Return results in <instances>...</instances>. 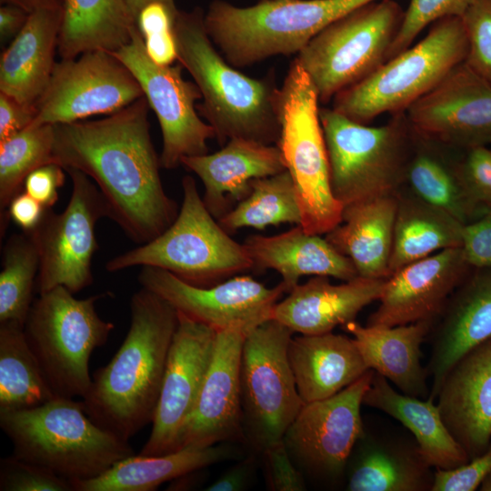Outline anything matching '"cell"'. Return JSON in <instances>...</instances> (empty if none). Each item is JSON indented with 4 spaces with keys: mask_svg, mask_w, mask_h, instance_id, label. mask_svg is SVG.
I'll list each match as a JSON object with an SVG mask.
<instances>
[{
    "mask_svg": "<svg viewBox=\"0 0 491 491\" xmlns=\"http://www.w3.org/2000/svg\"><path fill=\"white\" fill-rule=\"evenodd\" d=\"M145 96L99 120L54 125V163L86 175L107 217L137 245L163 233L178 214L165 193Z\"/></svg>",
    "mask_w": 491,
    "mask_h": 491,
    "instance_id": "1",
    "label": "cell"
},
{
    "mask_svg": "<svg viewBox=\"0 0 491 491\" xmlns=\"http://www.w3.org/2000/svg\"><path fill=\"white\" fill-rule=\"evenodd\" d=\"M130 309L121 346L94 373L82 398L94 422L126 441L154 420L178 322L177 311L144 287L133 295Z\"/></svg>",
    "mask_w": 491,
    "mask_h": 491,
    "instance_id": "2",
    "label": "cell"
},
{
    "mask_svg": "<svg viewBox=\"0 0 491 491\" xmlns=\"http://www.w3.org/2000/svg\"><path fill=\"white\" fill-rule=\"evenodd\" d=\"M204 18L205 11L196 6L179 10L175 22L177 61L201 93L198 114L220 145L235 137L276 145L279 88L275 72L253 78L230 65L207 35Z\"/></svg>",
    "mask_w": 491,
    "mask_h": 491,
    "instance_id": "3",
    "label": "cell"
},
{
    "mask_svg": "<svg viewBox=\"0 0 491 491\" xmlns=\"http://www.w3.org/2000/svg\"><path fill=\"white\" fill-rule=\"evenodd\" d=\"M0 426L15 456L70 481L100 476L134 455L129 441L88 416L82 399L55 396L34 408L0 411Z\"/></svg>",
    "mask_w": 491,
    "mask_h": 491,
    "instance_id": "4",
    "label": "cell"
},
{
    "mask_svg": "<svg viewBox=\"0 0 491 491\" xmlns=\"http://www.w3.org/2000/svg\"><path fill=\"white\" fill-rule=\"evenodd\" d=\"M376 0H259L241 7L213 0L205 26L224 58L236 68L298 53L324 28Z\"/></svg>",
    "mask_w": 491,
    "mask_h": 491,
    "instance_id": "5",
    "label": "cell"
},
{
    "mask_svg": "<svg viewBox=\"0 0 491 491\" xmlns=\"http://www.w3.org/2000/svg\"><path fill=\"white\" fill-rule=\"evenodd\" d=\"M182 188L174 222L153 240L110 259L107 271L151 266L207 287L253 268L244 244L234 240L208 211L191 175L183 177Z\"/></svg>",
    "mask_w": 491,
    "mask_h": 491,
    "instance_id": "6",
    "label": "cell"
},
{
    "mask_svg": "<svg viewBox=\"0 0 491 491\" xmlns=\"http://www.w3.org/2000/svg\"><path fill=\"white\" fill-rule=\"evenodd\" d=\"M319 116L335 197L347 206L399 193L416 133L406 113L380 126L355 122L332 107Z\"/></svg>",
    "mask_w": 491,
    "mask_h": 491,
    "instance_id": "7",
    "label": "cell"
},
{
    "mask_svg": "<svg viewBox=\"0 0 491 491\" xmlns=\"http://www.w3.org/2000/svg\"><path fill=\"white\" fill-rule=\"evenodd\" d=\"M466 54L467 37L461 17L439 19L415 45L338 93L332 99V108L364 125L385 113H405L465 62Z\"/></svg>",
    "mask_w": 491,
    "mask_h": 491,
    "instance_id": "8",
    "label": "cell"
},
{
    "mask_svg": "<svg viewBox=\"0 0 491 491\" xmlns=\"http://www.w3.org/2000/svg\"><path fill=\"white\" fill-rule=\"evenodd\" d=\"M319 103L316 87L295 58L279 88L276 145L296 187L300 225L307 233L324 235L341 223L344 206L331 187Z\"/></svg>",
    "mask_w": 491,
    "mask_h": 491,
    "instance_id": "9",
    "label": "cell"
},
{
    "mask_svg": "<svg viewBox=\"0 0 491 491\" xmlns=\"http://www.w3.org/2000/svg\"><path fill=\"white\" fill-rule=\"evenodd\" d=\"M106 296L77 299L65 286H56L33 302L24 333L56 396L82 399L89 390L90 356L115 328L95 310V303Z\"/></svg>",
    "mask_w": 491,
    "mask_h": 491,
    "instance_id": "10",
    "label": "cell"
},
{
    "mask_svg": "<svg viewBox=\"0 0 491 491\" xmlns=\"http://www.w3.org/2000/svg\"><path fill=\"white\" fill-rule=\"evenodd\" d=\"M404 13L395 0L370 2L327 25L298 53L296 58L320 103H328L386 61Z\"/></svg>",
    "mask_w": 491,
    "mask_h": 491,
    "instance_id": "11",
    "label": "cell"
},
{
    "mask_svg": "<svg viewBox=\"0 0 491 491\" xmlns=\"http://www.w3.org/2000/svg\"><path fill=\"white\" fill-rule=\"evenodd\" d=\"M294 332L271 318L245 338L240 366L243 427L262 452L284 439L304 402L287 349Z\"/></svg>",
    "mask_w": 491,
    "mask_h": 491,
    "instance_id": "12",
    "label": "cell"
},
{
    "mask_svg": "<svg viewBox=\"0 0 491 491\" xmlns=\"http://www.w3.org/2000/svg\"><path fill=\"white\" fill-rule=\"evenodd\" d=\"M72 180V194L62 213L46 208L37 226L27 233L39 255L35 291L41 295L56 286L76 294L93 283L92 260L98 249L95 227L107 217L103 196L84 173L65 170Z\"/></svg>",
    "mask_w": 491,
    "mask_h": 491,
    "instance_id": "13",
    "label": "cell"
},
{
    "mask_svg": "<svg viewBox=\"0 0 491 491\" xmlns=\"http://www.w3.org/2000/svg\"><path fill=\"white\" fill-rule=\"evenodd\" d=\"M112 54L137 80L157 117L162 133L161 167L174 169L184 157L207 154V141L215 138V132L198 114L201 93L195 82L183 77V65L155 64L146 55L137 26L131 40Z\"/></svg>",
    "mask_w": 491,
    "mask_h": 491,
    "instance_id": "14",
    "label": "cell"
},
{
    "mask_svg": "<svg viewBox=\"0 0 491 491\" xmlns=\"http://www.w3.org/2000/svg\"><path fill=\"white\" fill-rule=\"evenodd\" d=\"M142 96L137 80L112 53L85 52L55 63L49 83L35 103L36 115L30 126L110 115Z\"/></svg>",
    "mask_w": 491,
    "mask_h": 491,
    "instance_id": "15",
    "label": "cell"
},
{
    "mask_svg": "<svg viewBox=\"0 0 491 491\" xmlns=\"http://www.w3.org/2000/svg\"><path fill=\"white\" fill-rule=\"evenodd\" d=\"M138 281L142 287L197 322L216 331L239 328L246 335L272 318L275 306L287 292L282 282L274 287H266L248 276H235L202 287L151 266L142 267Z\"/></svg>",
    "mask_w": 491,
    "mask_h": 491,
    "instance_id": "16",
    "label": "cell"
},
{
    "mask_svg": "<svg viewBox=\"0 0 491 491\" xmlns=\"http://www.w3.org/2000/svg\"><path fill=\"white\" fill-rule=\"evenodd\" d=\"M374 373L369 369L337 394L304 404L284 441L290 456L306 469L329 478L346 469L349 456L365 433L361 406Z\"/></svg>",
    "mask_w": 491,
    "mask_h": 491,
    "instance_id": "17",
    "label": "cell"
},
{
    "mask_svg": "<svg viewBox=\"0 0 491 491\" xmlns=\"http://www.w3.org/2000/svg\"><path fill=\"white\" fill-rule=\"evenodd\" d=\"M151 434L139 452L159 456L176 451L211 363L216 330L177 312Z\"/></svg>",
    "mask_w": 491,
    "mask_h": 491,
    "instance_id": "18",
    "label": "cell"
},
{
    "mask_svg": "<svg viewBox=\"0 0 491 491\" xmlns=\"http://www.w3.org/2000/svg\"><path fill=\"white\" fill-rule=\"evenodd\" d=\"M405 113L418 136L436 144L469 149L491 143V85L465 62Z\"/></svg>",
    "mask_w": 491,
    "mask_h": 491,
    "instance_id": "19",
    "label": "cell"
},
{
    "mask_svg": "<svg viewBox=\"0 0 491 491\" xmlns=\"http://www.w3.org/2000/svg\"><path fill=\"white\" fill-rule=\"evenodd\" d=\"M246 336L239 328L216 331L210 366L176 450L212 446L241 435L240 366Z\"/></svg>",
    "mask_w": 491,
    "mask_h": 491,
    "instance_id": "20",
    "label": "cell"
},
{
    "mask_svg": "<svg viewBox=\"0 0 491 491\" xmlns=\"http://www.w3.org/2000/svg\"><path fill=\"white\" fill-rule=\"evenodd\" d=\"M467 266L461 246L405 266L386 279L380 305L366 325L396 326L434 320L464 282Z\"/></svg>",
    "mask_w": 491,
    "mask_h": 491,
    "instance_id": "21",
    "label": "cell"
},
{
    "mask_svg": "<svg viewBox=\"0 0 491 491\" xmlns=\"http://www.w3.org/2000/svg\"><path fill=\"white\" fill-rule=\"evenodd\" d=\"M436 400L445 425L469 458L483 454L491 443V338L456 362Z\"/></svg>",
    "mask_w": 491,
    "mask_h": 491,
    "instance_id": "22",
    "label": "cell"
},
{
    "mask_svg": "<svg viewBox=\"0 0 491 491\" xmlns=\"http://www.w3.org/2000/svg\"><path fill=\"white\" fill-rule=\"evenodd\" d=\"M181 165L202 181L203 201L216 219L249 195L253 179L286 170L276 145L243 137L229 139L213 154L184 157Z\"/></svg>",
    "mask_w": 491,
    "mask_h": 491,
    "instance_id": "23",
    "label": "cell"
},
{
    "mask_svg": "<svg viewBox=\"0 0 491 491\" xmlns=\"http://www.w3.org/2000/svg\"><path fill=\"white\" fill-rule=\"evenodd\" d=\"M386 279L356 276L340 285L316 276L296 286L274 307L272 318L301 335L332 332L354 321L366 306L379 300Z\"/></svg>",
    "mask_w": 491,
    "mask_h": 491,
    "instance_id": "24",
    "label": "cell"
},
{
    "mask_svg": "<svg viewBox=\"0 0 491 491\" xmlns=\"http://www.w3.org/2000/svg\"><path fill=\"white\" fill-rule=\"evenodd\" d=\"M443 310L426 367L432 380L428 398L433 400L456 362L491 338V269L462 283Z\"/></svg>",
    "mask_w": 491,
    "mask_h": 491,
    "instance_id": "25",
    "label": "cell"
},
{
    "mask_svg": "<svg viewBox=\"0 0 491 491\" xmlns=\"http://www.w3.org/2000/svg\"><path fill=\"white\" fill-rule=\"evenodd\" d=\"M63 8L29 14L21 31L0 57V93L35 105L45 92L55 61Z\"/></svg>",
    "mask_w": 491,
    "mask_h": 491,
    "instance_id": "26",
    "label": "cell"
},
{
    "mask_svg": "<svg viewBox=\"0 0 491 491\" xmlns=\"http://www.w3.org/2000/svg\"><path fill=\"white\" fill-rule=\"evenodd\" d=\"M244 246L253 268L276 270L287 292L297 286L304 276H332L343 281L358 276L347 256L326 238L307 233L299 225L275 235H250Z\"/></svg>",
    "mask_w": 491,
    "mask_h": 491,
    "instance_id": "27",
    "label": "cell"
},
{
    "mask_svg": "<svg viewBox=\"0 0 491 491\" xmlns=\"http://www.w3.org/2000/svg\"><path fill=\"white\" fill-rule=\"evenodd\" d=\"M434 320L396 326H361L351 321L343 326L369 369L393 382L403 394L426 399V368L421 366V345Z\"/></svg>",
    "mask_w": 491,
    "mask_h": 491,
    "instance_id": "28",
    "label": "cell"
},
{
    "mask_svg": "<svg viewBox=\"0 0 491 491\" xmlns=\"http://www.w3.org/2000/svg\"><path fill=\"white\" fill-rule=\"evenodd\" d=\"M287 355L305 404L337 394L369 370L354 339L332 332L293 336Z\"/></svg>",
    "mask_w": 491,
    "mask_h": 491,
    "instance_id": "29",
    "label": "cell"
},
{
    "mask_svg": "<svg viewBox=\"0 0 491 491\" xmlns=\"http://www.w3.org/2000/svg\"><path fill=\"white\" fill-rule=\"evenodd\" d=\"M397 195L345 206L341 223L326 234V240L353 262L359 276L375 279L390 276Z\"/></svg>",
    "mask_w": 491,
    "mask_h": 491,
    "instance_id": "30",
    "label": "cell"
},
{
    "mask_svg": "<svg viewBox=\"0 0 491 491\" xmlns=\"http://www.w3.org/2000/svg\"><path fill=\"white\" fill-rule=\"evenodd\" d=\"M363 404L379 409L403 424L416 437L424 462L436 469H450L470 460L445 425L435 400L396 391L375 372Z\"/></svg>",
    "mask_w": 491,
    "mask_h": 491,
    "instance_id": "31",
    "label": "cell"
},
{
    "mask_svg": "<svg viewBox=\"0 0 491 491\" xmlns=\"http://www.w3.org/2000/svg\"><path fill=\"white\" fill-rule=\"evenodd\" d=\"M346 467L350 491L431 490L434 476L416 444L376 439L366 432L356 442Z\"/></svg>",
    "mask_w": 491,
    "mask_h": 491,
    "instance_id": "32",
    "label": "cell"
},
{
    "mask_svg": "<svg viewBox=\"0 0 491 491\" xmlns=\"http://www.w3.org/2000/svg\"><path fill=\"white\" fill-rule=\"evenodd\" d=\"M232 447L217 444L187 446L159 456L132 455L86 480L70 481L73 491H152L165 482L228 459Z\"/></svg>",
    "mask_w": 491,
    "mask_h": 491,
    "instance_id": "33",
    "label": "cell"
},
{
    "mask_svg": "<svg viewBox=\"0 0 491 491\" xmlns=\"http://www.w3.org/2000/svg\"><path fill=\"white\" fill-rule=\"evenodd\" d=\"M136 27L126 0H65L58 39L62 59L126 45Z\"/></svg>",
    "mask_w": 491,
    "mask_h": 491,
    "instance_id": "34",
    "label": "cell"
},
{
    "mask_svg": "<svg viewBox=\"0 0 491 491\" xmlns=\"http://www.w3.org/2000/svg\"><path fill=\"white\" fill-rule=\"evenodd\" d=\"M397 197L390 276L438 251L462 246L464 224L414 195Z\"/></svg>",
    "mask_w": 491,
    "mask_h": 491,
    "instance_id": "35",
    "label": "cell"
},
{
    "mask_svg": "<svg viewBox=\"0 0 491 491\" xmlns=\"http://www.w3.org/2000/svg\"><path fill=\"white\" fill-rule=\"evenodd\" d=\"M405 183L414 195L454 216L466 225L488 211L477 205L467 193L458 163L454 164L435 146V143L416 134L408 159Z\"/></svg>",
    "mask_w": 491,
    "mask_h": 491,
    "instance_id": "36",
    "label": "cell"
},
{
    "mask_svg": "<svg viewBox=\"0 0 491 491\" xmlns=\"http://www.w3.org/2000/svg\"><path fill=\"white\" fill-rule=\"evenodd\" d=\"M55 396L26 341L24 326L0 323V411L34 408Z\"/></svg>",
    "mask_w": 491,
    "mask_h": 491,
    "instance_id": "37",
    "label": "cell"
},
{
    "mask_svg": "<svg viewBox=\"0 0 491 491\" xmlns=\"http://www.w3.org/2000/svg\"><path fill=\"white\" fill-rule=\"evenodd\" d=\"M251 191L217 219L229 234L243 227L263 230L280 224L301 225L302 215L291 175L287 170L250 182Z\"/></svg>",
    "mask_w": 491,
    "mask_h": 491,
    "instance_id": "38",
    "label": "cell"
},
{
    "mask_svg": "<svg viewBox=\"0 0 491 491\" xmlns=\"http://www.w3.org/2000/svg\"><path fill=\"white\" fill-rule=\"evenodd\" d=\"M39 255L29 234H15L4 246L0 273V323L24 326L33 305Z\"/></svg>",
    "mask_w": 491,
    "mask_h": 491,
    "instance_id": "39",
    "label": "cell"
},
{
    "mask_svg": "<svg viewBox=\"0 0 491 491\" xmlns=\"http://www.w3.org/2000/svg\"><path fill=\"white\" fill-rule=\"evenodd\" d=\"M54 125L28 126L0 140V219L8 217L7 206L22 192L26 176L53 163Z\"/></svg>",
    "mask_w": 491,
    "mask_h": 491,
    "instance_id": "40",
    "label": "cell"
},
{
    "mask_svg": "<svg viewBox=\"0 0 491 491\" xmlns=\"http://www.w3.org/2000/svg\"><path fill=\"white\" fill-rule=\"evenodd\" d=\"M473 0H410L386 61L413 45L417 35L439 19L462 17Z\"/></svg>",
    "mask_w": 491,
    "mask_h": 491,
    "instance_id": "41",
    "label": "cell"
},
{
    "mask_svg": "<svg viewBox=\"0 0 491 491\" xmlns=\"http://www.w3.org/2000/svg\"><path fill=\"white\" fill-rule=\"evenodd\" d=\"M461 19L467 37L465 63L491 85V0H473Z\"/></svg>",
    "mask_w": 491,
    "mask_h": 491,
    "instance_id": "42",
    "label": "cell"
},
{
    "mask_svg": "<svg viewBox=\"0 0 491 491\" xmlns=\"http://www.w3.org/2000/svg\"><path fill=\"white\" fill-rule=\"evenodd\" d=\"M1 491H73L70 480L14 455L0 460Z\"/></svg>",
    "mask_w": 491,
    "mask_h": 491,
    "instance_id": "43",
    "label": "cell"
},
{
    "mask_svg": "<svg viewBox=\"0 0 491 491\" xmlns=\"http://www.w3.org/2000/svg\"><path fill=\"white\" fill-rule=\"evenodd\" d=\"M462 182L470 197L480 206L491 211V151L486 145L467 149L458 163Z\"/></svg>",
    "mask_w": 491,
    "mask_h": 491,
    "instance_id": "44",
    "label": "cell"
},
{
    "mask_svg": "<svg viewBox=\"0 0 491 491\" xmlns=\"http://www.w3.org/2000/svg\"><path fill=\"white\" fill-rule=\"evenodd\" d=\"M491 471V443L480 456L450 469H436L430 491H474Z\"/></svg>",
    "mask_w": 491,
    "mask_h": 491,
    "instance_id": "45",
    "label": "cell"
},
{
    "mask_svg": "<svg viewBox=\"0 0 491 491\" xmlns=\"http://www.w3.org/2000/svg\"><path fill=\"white\" fill-rule=\"evenodd\" d=\"M262 453L269 489L274 491L306 490L303 475L295 466L284 439L266 447Z\"/></svg>",
    "mask_w": 491,
    "mask_h": 491,
    "instance_id": "46",
    "label": "cell"
},
{
    "mask_svg": "<svg viewBox=\"0 0 491 491\" xmlns=\"http://www.w3.org/2000/svg\"><path fill=\"white\" fill-rule=\"evenodd\" d=\"M461 247L468 266L491 268V211L464 225Z\"/></svg>",
    "mask_w": 491,
    "mask_h": 491,
    "instance_id": "47",
    "label": "cell"
},
{
    "mask_svg": "<svg viewBox=\"0 0 491 491\" xmlns=\"http://www.w3.org/2000/svg\"><path fill=\"white\" fill-rule=\"evenodd\" d=\"M65 172L56 163L44 165L26 176L24 191L45 208H51L58 199V189L65 183Z\"/></svg>",
    "mask_w": 491,
    "mask_h": 491,
    "instance_id": "48",
    "label": "cell"
},
{
    "mask_svg": "<svg viewBox=\"0 0 491 491\" xmlns=\"http://www.w3.org/2000/svg\"><path fill=\"white\" fill-rule=\"evenodd\" d=\"M35 115V105L23 104L0 93V140L30 126Z\"/></svg>",
    "mask_w": 491,
    "mask_h": 491,
    "instance_id": "49",
    "label": "cell"
},
{
    "mask_svg": "<svg viewBox=\"0 0 491 491\" xmlns=\"http://www.w3.org/2000/svg\"><path fill=\"white\" fill-rule=\"evenodd\" d=\"M141 36L146 55L155 64L167 66L178 60L175 27L153 31Z\"/></svg>",
    "mask_w": 491,
    "mask_h": 491,
    "instance_id": "50",
    "label": "cell"
},
{
    "mask_svg": "<svg viewBox=\"0 0 491 491\" xmlns=\"http://www.w3.org/2000/svg\"><path fill=\"white\" fill-rule=\"evenodd\" d=\"M45 209L39 202L24 191L12 199L6 211L10 219L25 233H29L40 223Z\"/></svg>",
    "mask_w": 491,
    "mask_h": 491,
    "instance_id": "51",
    "label": "cell"
},
{
    "mask_svg": "<svg viewBox=\"0 0 491 491\" xmlns=\"http://www.w3.org/2000/svg\"><path fill=\"white\" fill-rule=\"evenodd\" d=\"M256 472L254 456L246 457L228 468L215 481L208 486L207 491L245 490L252 482Z\"/></svg>",
    "mask_w": 491,
    "mask_h": 491,
    "instance_id": "52",
    "label": "cell"
},
{
    "mask_svg": "<svg viewBox=\"0 0 491 491\" xmlns=\"http://www.w3.org/2000/svg\"><path fill=\"white\" fill-rule=\"evenodd\" d=\"M29 13L24 9L5 4L0 8V38L5 41L15 37L23 28L28 18Z\"/></svg>",
    "mask_w": 491,
    "mask_h": 491,
    "instance_id": "53",
    "label": "cell"
},
{
    "mask_svg": "<svg viewBox=\"0 0 491 491\" xmlns=\"http://www.w3.org/2000/svg\"><path fill=\"white\" fill-rule=\"evenodd\" d=\"M1 2L16 5L30 14L40 9L63 8L65 0H1Z\"/></svg>",
    "mask_w": 491,
    "mask_h": 491,
    "instance_id": "54",
    "label": "cell"
},
{
    "mask_svg": "<svg viewBox=\"0 0 491 491\" xmlns=\"http://www.w3.org/2000/svg\"><path fill=\"white\" fill-rule=\"evenodd\" d=\"M129 10L131 12L132 16L134 17L135 21L136 19V16L139 13V11L147 4L153 3V2H160L166 5H168L171 8H177L175 3V0H126Z\"/></svg>",
    "mask_w": 491,
    "mask_h": 491,
    "instance_id": "55",
    "label": "cell"
},
{
    "mask_svg": "<svg viewBox=\"0 0 491 491\" xmlns=\"http://www.w3.org/2000/svg\"><path fill=\"white\" fill-rule=\"evenodd\" d=\"M480 490L482 491H491V471L485 477L483 482L480 485Z\"/></svg>",
    "mask_w": 491,
    "mask_h": 491,
    "instance_id": "56",
    "label": "cell"
},
{
    "mask_svg": "<svg viewBox=\"0 0 491 491\" xmlns=\"http://www.w3.org/2000/svg\"><path fill=\"white\" fill-rule=\"evenodd\" d=\"M490 151H491V149H490Z\"/></svg>",
    "mask_w": 491,
    "mask_h": 491,
    "instance_id": "57",
    "label": "cell"
}]
</instances>
